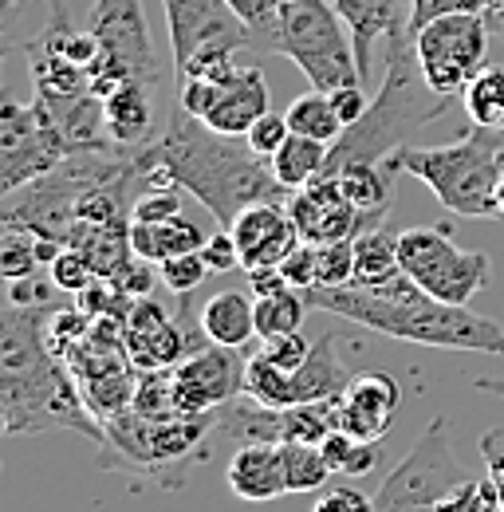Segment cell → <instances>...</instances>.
Returning <instances> with one entry per match:
<instances>
[{
	"label": "cell",
	"instance_id": "obj_17",
	"mask_svg": "<svg viewBox=\"0 0 504 512\" xmlns=\"http://www.w3.org/2000/svg\"><path fill=\"white\" fill-rule=\"evenodd\" d=\"M237 249H241V268H280L284 256L292 249H300V233L288 217V209L280 201H264V205H252L245 209L233 225H229Z\"/></svg>",
	"mask_w": 504,
	"mask_h": 512
},
{
	"label": "cell",
	"instance_id": "obj_36",
	"mask_svg": "<svg viewBox=\"0 0 504 512\" xmlns=\"http://www.w3.org/2000/svg\"><path fill=\"white\" fill-rule=\"evenodd\" d=\"M319 256V284L315 288H347L355 284V241L315 245Z\"/></svg>",
	"mask_w": 504,
	"mask_h": 512
},
{
	"label": "cell",
	"instance_id": "obj_45",
	"mask_svg": "<svg viewBox=\"0 0 504 512\" xmlns=\"http://www.w3.org/2000/svg\"><path fill=\"white\" fill-rule=\"evenodd\" d=\"M201 256H205V264H209V272H229V268H241V249H237V241H233V233L221 225L205 245H201Z\"/></svg>",
	"mask_w": 504,
	"mask_h": 512
},
{
	"label": "cell",
	"instance_id": "obj_10",
	"mask_svg": "<svg viewBox=\"0 0 504 512\" xmlns=\"http://www.w3.org/2000/svg\"><path fill=\"white\" fill-rule=\"evenodd\" d=\"M398 260H402V272L422 292H430L441 304H457V308H469V300L493 276L489 256L457 249L453 233L438 225H418V229L398 233Z\"/></svg>",
	"mask_w": 504,
	"mask_h": 512
},
{
	"label": "cell",
	"instance_id": "obj_39",
	"mask_svg": "<svg viewBox=\"0 0 504 512\" xmlns=\"http://www.w3.org/2000/svg\"><path fill=\"white\" fill-rule=\"evenodd\" d=\"M48 276L56 280L60 292H71V296H79L83 288H91V284L99 280L95 264H91L83 253H75V249H63V253L48 264Z\"/></svg>",
	"mask_w": 504,
	"mask_h": 512
},
{
	"label": "cell",
	"instance_id": "obj_2",
	"mask_svg": "<svg viewBox=\"0 0 504 512\" xmlns=\"http://www.w3.org/2000/svg\"><path fill=\"white\" fill-rule=\"evenodd\" d=\"M154 162L174 178L178 190L193 193L225 229L252 205L284 201V186L272 174V162L260 158L249 138L217 134L186 107H174L162 138L150 146Z\"/></svg>",
	"mask_w": 504,
	"mask_h": 512
},
{
	"label": "cell",
	"instance_id": "obj_53",
	"mask_svg": "<svg viewBox=\"0 0 504 512\" xmlns=\"http://www.w3.org/2000/svg\"><path fill=\"white\" fill-rule=\"evenodd\" d=\"M497 197H501V213H504V182H501V193H497Z\"/></svg>",
	"mask_w": 504,
	"mask_h": 512
},
{
	"label": "cell",
	"instance_id": "obj_34",
	"mask_svg": "<svg viewBox=\"0 0 504 512\" xmlns=\"http://www.w3.org/2000/svg\"><path fill=\"white\" fill-rule=\"evenodd\" d=\"M319 449H323L331 473L363 477V473H371L375 465H382V446H378V442H359V438H351V434H343V430H335Z\"/></svg>",
	"mask_w": 504,
	"mask_h": 512
},
{
	"label": "cell",
	"instance_id": "obj_19",
	"mask_svg": "<svg viewBox=\"0 0 504 512\" xmlns=\"http://www.w3.org/2000/svg\"><path fill=\"white\" fill-rule=\"evenodd\" d=\"M103 119L119 150H146L158 142V130H166V123L158 119V91L134 79L103 99Z\"/></svg>",
	"mask_w": 504,
	"mask_h": 512
},
{
	"label": "cell",
	"instance_id": "obj_51",
	"mask_svg": "<svg viewBox=\"0 0 504 512\" xmlns=\"http://www.w3.org/2000/svg\"><path fill=\"white\" fill-rule=\"evenodd\" d=\"M477 390H485V394H497V398H504V379H477Z\"/></svg>",
	"mask_w": 504,
	"mask_h": 512
},
{
	"label": "cell",
	"instance_id": "obj_46",
	"mask_svg": "<svg viewBox=\"0 0 504 512\" xmlns=\"http://www.w3.org/2000/svg\"><path fill=\"white\" fill-rule=\"evenodd\" d=\"M12 304L20 308H56V280L48 276H24L12 280Z\"/></svg>",
	"mask_w": 504,
	"mask_h": 512
},
{
	"label": "cell",
	"instance_id": "obj_37",
	"mask_svg": "<svg viewBox=\"0 0 504 512\" xmlns=\"http://www.w3.org/2000/svg\"><path fill=\"white\" fill-rule=\"evenodd\" d=\"M158 276H162V284H166L174 296H189V292H197V288L205 284L209 264H205V256L197 249V253H182V256L162 260V264H158Z\"/></svg>",
	"mask_w": 504,
	"mask_h": 512
},
{
	"label": "cell",
	"instance_id": "obj_40",
	"mask_svg": "<svg viewBox=\"0 0 504 512\" xmlns=\"http://www.w3.org/2000/svg\"><path fill=\"white\" fill-rule=\"evenodd\" d=\"M441 512H504V497L493 477H485V481H473V477H469V481L441 505Z\"/></svg>",
	"mask_w": 504,
	"mask_h": 512
},
{
	"label": "cell",
	"instance_id": "obj_29",
	"mask_svg": "<svg viewBox=\"0 0 504 512\" xmlns=\"http://www.w3.org/2000/svg\"><path fill=\"white\" fill-rule=\"evenodd\" d=\"M465 115L473 127L504 130V67H485L465 91H461Z\"/></svg>",
	"mask_w": 504,
	"mask_h": 512
},
{
	"label": "cell",
	"instance_id": "obj_7",
	"mask_svg": "<svg viewBox=\"0 0 504 512\" xmlns=\"http://www.w3.org/2000/svg\"><path fill=\"white\" fill-rule=\"evenodd\" d=\"M178 83L217 79L237 67V52L252 48L249 24L229 0H162Z\"/></svg>",
	"mask_w": 504,
	"mask_h": 512
},
{
	"label": "cell",
	"instance_id": "obj_21",
	"mask_svg": "<svg viewBox=\"0 0 504 512\" xmlns=\"http://www.w3.org/2000/svg\"><path fill=\"white\" fill-rule=\"evenodd\" d=\"M225 477H229V489L241 501H276V497H288L280 442H245V446L229 457Z\"/></svg>",
	"mask_w": 504,
	"mask_h": 512
},
{
	"label": "cell",
	"instance_id": "obj_54",
	"mask_svg": "<svg viewBox=\"0 0 504 512\" xmlns=\"http://www.w3.org/2000/svg\"><path fill=\"white\" fill-rule=\"evenodd\" d=\"M4 4H12V0H4Z\"/></svg>",
	"mask_w": 504,
	"mask_h": 512
},
{
	"label": "cell",
	"instance_id": "obj_30",
	"mask_svg": "<svg viewBox=\"0 0 504 512\" xmlns=\"http://www.w3.org/2000/svg\"><path fill=\"white\" fill-rule=\"evenodd\" d=\"M245 394H249L252 402L268 406V410H292V406H296L292 371L276 367V363L264 359L260 351L249 355V367H245Z\"/></svg>",
	"mask_w": 504,
	"mask_h": 512
},
{
	"label": "cell",
	"instance_id": "obj_44",
	"mask_svg": "<svg viewBox=\"0 0 504 512\" xmlns=\"http://www.w3.org/2000/svg\"><path fill=\"white\" fill-rule=\"evenodd\" d=\"M280 272L288 276V284H292L296 292L315 288V284H319V256H315V245H300V249H292V253L284 256Z\"/></svg>",
	"mask_w": 504,
	"mask_h": 512
},
{
	"label": "cell",
	"instance_id": "obj_18",
	"mask_svg": "<svg viewBox=\"0 0 504 512\" xmlns=\"http://www.w3.org/2000/svg\"><path fill=\"white\" fill-rule=\"evenodd\" d=\"M398 402H402V386L394 383L386 371L355 375L351 386L343 390V398L335 402L339 430L359 438V442H378L390 430V422L398 414Z\"/></svg>",
	"mask_w": 504,
	"mask_h": 512
},
{
	"label": "cell",
	"instance_id": "obj_24",
	"mask_svg": "<svg viewBox=\"0 0 504 512\" xmlns=\"http://www.w3.org/2000/svg\"><path fill=\"white\" fill-rule=\"evenodd\" d=\"M205 241L209 237L201 233V225L182 217V213L170 221H130V249L150 264H162V260L182 253H197Z\"/></svg>",
	"mask_w": 504,
	"mask_h": 512
},
{
	"label": "cell",
	"instance_id": "obj_41",
	"mask_svg": "<svg viewBox=\"0 0 504 512\" xmlns=\"http://www.w3.org/2000/svg\"><path fill=\"white\" fill-rule=\"evenodd\" d=\"M260 355L272 359L284 371H300L304 359L312 355V343L300 331H288V335H276V339H260Z\"/></svg>",
	"mask_w": 504,
	"mask_h": 512
},
{
	"label": "cell",
	"instance_id": "obj_49",
	"mask_svg": "<svg viewBox=\"0 0 504 512\" xmlns=\"http://www.w3.org/2000/svg\"><path fill=\"white\" fill-rule=\"evenodd\" d=\"M115 280H119V288H123L126 296L142 300V296H150V288H154V264H150V260H142V256H130V260L123 264V272H119Z\"/></svg>",
	"mask_w": 504,
	"mask_h": 512
},
{
	"label": "cell",
	"instance_id": "obj_50",
	"mask_svg": "<svg viewBox=\"0 0 504 512\" xmlns=\"http://www.w3.org/2000/svg\"><path fill=\"white\" fill-rule=\"evenodd\" d=\"M249 288H252V296L260 300V296H280V292H288L292 284H288V276H284L280 268H252Z\"/></svg>",
	"mask_w": 504,
	"mask_h": 512
},
{
	"label": "cell",
	"instance_id": "obj_6",
	"mask_svg": "<svg viewBox=\"0 0 504 512\" xmlns=\"http://www.w3.org/2000/svg\"><path fill=\"white\" fill-rule=\"evenodd\" d=\"M276 28H280V56L300 67L315 91L363 83L351 32L335 0H276Z\"/></svg>",
	"mask_w": 504,
	"mask_h": 512
},
{
	"label": "cell",
	"instance_id": "obj_35",
	"mask_svg": "<svg viewBox=\"0 0 504 512\" xmlns=\"http://www.w3.org/2000/svg\"><path fill=\"white\" fill-rule=\"evenodd\" d=\"M233 12L249 24L252 52H280V28H276V0H229Z\"/></svg>",
	"mask_w": 504,
	"mask_h": 512
},
{
	"label": "cell",
	"instance_id": "obj_27",
	"mask_svg": "<svg viewBox=\"0 0 504 512\" xmlns=\"http://www.w3.org/2000/svg\"><path fill=\"white\" fill-rule=\"evenodd\" d=\"M327 154H331L327 142H315V138H304V134H288V142L272 154V174H276V182L284 190L296 193L327 170Z\"/></svg>",
	"mask_w": 504,
	"mask_h": 512
},
{
	"label": "cell",
	"instance_id": "obj_28",
	"mask_svg": "<svg viewBox=\"0 0 504 512\" xmlns=\"http://www.w3.org/2000/svg\"><path fill=\"white\" fill-rule=\"evenodd\" d=\"M288 127L292 134H304V138H315V142H339V134H343V119L335 115V103H331V95L327 91H304L288 111Z\"/></svg>",
	"mask_w": 504,
	"mask_h": 512
},
{
	"label": "cell",
	"instance_id": "obj_16",
	"mask_svg": "<svg viewBox=\"0 0 504 512\" xmlns=\"http://www.w3.org/2000/svg\"><path fill=\"white\" fill-rule=\"evenodd\" d=\"M284 209H288V217H292V225H296L304 245L355 241L363 233V217L355 213V205L347 201L339 178H331V174H319L304 190H296Z\"/></svg>",
	"mask_w": 504,
	"mask_h": 512
},
{
	"label": "cell",
	"instance_id": "obj_4",
	"mask_svg": "<svg viewBox=\"0 0 504 512\" xmlns=\"http://www.w3.org/2000/svg\"><path fill=\"white\" fill-rule=\"evenodd\" d=\"M386 64H382V87L371 99L367 115L339 134V142H331L327 154V170L323 174H339L351 162H386L398 146L410 142V134L422 127L438 123L449 111L453 95H441L426 83L418 56L410 48V28H398L386 44Z\"/></svg>",
	"mask_w": 504,
	"mask_h": 512
},
{
	"label": "cell",
	"instance_id": "obj_12",
	"mask_svg": "<svg viewBox=\"0 0 504 512\" xmlns=\"http://www.w3.org/2000/svg\"><path fill=\"white\" fill-rule=\"evenodd\" d=\"M63 158H71V150L44 103H32V107L4 103L0 111V190L12 193L52 174Z\"/></svg>",
	"mask_w": 504,
	"mask_h": 512
},
{
	"label": "cell",
	"instance_id": "obj_9",
	"mask_svg": "<svg viewBox=\"0 0 504 512\" xmlns=\"http://www.w3.org/2000/svg\"><path fill=\"white\" fill-rule=\"evenodd\" d=\"M469 481L465 465L449 449V426L434 418L414 449L386 473L375 512H441V505Z\"/></svg>",
	"mask_w": 504,
	"mask_h": 512
},
{
	"label": "cell",
	"instance_id": "obj_31",
	"mask_svg": "<svg viewBox=\"0 0 504 512\" xmlns=\"http://www.w3.org/2000/svg\"><path fill=\"white\" fill-rule=\"evenodd\" d=\"M280 461H284V485L288 493H315L331 481V465L319 446L304 442H280Z\"/></svg>",
	"mask_w": 504,
	"mask_h": 512
},
{
	"label": "cell",
	"instance_id": "obj_38",
	"mask_svg": "<svg viewBox=\"0 0 504 512\" xmlns=\"http://www.w3.org/2000/svg\"><path fill=\"white\" fill-rule=\"evenodd\" d=\"M504 0H410V36L426 24H434L441 16H457V12H493Z\"/></svg>",
	"mask_w": 504,
	"mask_h": 512
},
{
	"label": "cell",
	"instance_id": "obj_11",
	"mask_svg": "<svg viewBox=\"0 0 504 512\" xmlns=\"http://www.w3.org/2000/svg\"><path fill=\"white\" fill-rule=\"evenodd\" d=\"M489 16L485 12H457L414 32V56L426 83L441 95H461L481 71L489 56Z\"/></svg>",
	"mask_w": 504,
	"mask_h": 512
},
{
	"label": "cell",
	"instance_id": "obj_22",
	"mask_svg": "<svg viewBox=\"0 0 504 512\" xmlns=\"http://www.w3.org/2000/svg\"><path fill=\"white\" fill-rule=\"evenodd\" d=\"M331 178H339L347 201L363 217V233L378 229L386 221V213L394 205V182H398V166L390 158L386 162H351V166H343Z\"/></svg>",
	"mask_w": 504,
	"mask_h": 512
},
{
	"label": "cell",
	"instance_id": "obj_33",
	"mask_svg": "<svg viewBox=\"0 0 504 512\" xmlns=\"http://www.w3.org/2000/svg\"><path fill=\"white\" fill-rule=\"evenodd\" d=\"M339 430L335 402H304L284 410V442H304V446H323Z\"/></svg>",
	"mask_w": 504,
	"mask_h": 512
},
{
	"label": "cell",
	"instance_id": "obj_14",
	"mask_svg": "<svg viewBox=\"0 0 504 512\" xmlns=\"http://www.w3.org/2000/svg\"><path fill=\"white\" fill-rule=\"evenodd\" d=\"M201 347H209V335L201 320L186 323V308H178V320H174L150 296L134 300V312L126 320V359L138 371H170Z\"/></svg>",
	"mask_w": 504,
	"mask_h": 512
},
{
	"label": "cell",
	"instance_id": "obj_26",
	"mask_svg": "<svg viewBox=\"0 0 504 512\" xmlns=\"http://www.w3.org/2000/svg\"><path fill=\"white\" fill-rule=\"evenodd\" d=\"M402 276L398 260V233H386L382 225L355 237V284L359 288H386Z\"/></svg>",
	"mask_w": 504,
	"mask_h": 512
},
{
	"label": "cell",
	"instance_id": "obj_5",
	"mask_svg": "<svg viewBox=\"0 0 504 512\" xmlns=\"http://www.w3.org/2000/svg\"><path fill=\"white\" fill-rule=\"evenodd\" d=\"M398 174L426 182L430 193L457 217L497 221L504 182V130L469 127L445 146H398L390 154Z\"/></svg>",
	"mask_w": 504,
	"mask_h": 512
},
{
	"label": "cell",
	"instance_id": "obj_47",
	"mask_svg": "<svg viewBox=\"0 0 504 512\" xmlns=\"http://www.w3.org/2000/svg\"><path fill=\"white\" fill-rule=\"evenodd\" d=\"M312 512H375V501L351 485H339V489H327Z\"/></svg>",
	"mask_w": 504,
	"mask_h": 512
},
{
	"label": "cell",
	"instance_id": "obj_42",
	"mask_svg": "<svg viewBox=\"0 0 504 512\" xmlns=\"http://www.w3.org/2000/svg\"><path fill=\"white\" fill-rule=\"evenodd\" d=\"M288 134H292L288 115H272V111H268L264 119H256V123H252V130L245 134V138H249V146L260 154V158H268V162H272V154L288 142Z\"/></svg>",
	"mask_w": 504,
	"mask_h": 512
},
{
	"label": "cell",
	"instance_id": "obj_13",
	"mask_svg": "<svg viewBox=\"0 0 504 512\" xmlns=\"http://www.w3.org/2000/svg\"><path fill=\"white\" fill-rule=\"evenodd\" d=\"M178 107L197 115L217 134L245 138L256 119L268 115V83L260 67H233L217 79H186L178 83Z\"/></svg>",
	"mask_w": 504,
	"mask_h": 512
},
{
	"label": "cell",
	"instance_id": "obj_52",
	"mask_svg": "<svg viewBox=\"0 0 504 512\" xmlns=\"http://www.w3.org/2000/svg\"><path fill=\"white\" fill-rule=\"evenodd\" d=\"M489 24H493V32H501L504 36V4H497V8L489 12Z\"/></svg>",
	"mask_w": 504,
	"mask_h": 512
},
{
	"label": "cell",
	"instance_id": "obj_15",
	"mask_svg": "<svg viewBox=\"0 0 504 512\" xmlns=\"http://www.w3.org/2000/svg\"><path fill=\"white\" fill-rule=\"evenodd\" d=\"M245 347L209 343L174 367V406L182 414H209L245 394Z\"/></svg>",
	"mask_w": 504,
	"mask_h": 512
},
{
	"label": "cell",
	"instance_id": "obj_25",
	"mask_svg": "<svg viewBox=\"0 0 504 512\" xmlns=\"http://www.w3.org/2000/svg\"><path fill=\"white\" fill-rule=\"evenodd\" d=\"M201 327L209 335V343L221 347H249V339L256 335V300H249L245 292H217L205 300L201 308Z\"/></svg>",
	"mask_w": 504,
	"mask_h": 512
},
{
	"label": "cell",
	"instance_id": "obj_48",
	"mask_svg": "<svg viewBox=\"0 0 504 512\" xmlns=\"http://www.w3.org/2000/svg\"><path fill=\"white\" fill-rule=\"evenodd\" d=\"M331 95V103H335V115L343 119V127H355L363 115H367V95H363V83H347V87H335V91H327Z\"/></svg>",
	"mask_w": 504,
	"mask_h": 512
},
{
	"label": "cell",
	"instance_id": "obj_20",
	"mask_svg": "<svg viewBox=\"0 0 504 512\" xmlns=\"http://www.w3.org/2000/svg\"><path fill=\"white\" fill-rule=\"evenodd\" d=\"M347 32H351V48L359 60V79L367 83L375 75V48L386 44L398 28H410V12L406 0H335Z\"/></svg>",
	"mask_w": 504,
	"mask_h": 512
},
{
	"label": "cell",
	"instance_id": "obj_1",
	"mask_svg": "<svg viewBox=\"0 0 504 512\" xmlns=\"http://www.w3.org/2000/svg\"><path fill=\"white\" fill-rule=\"evenodd\" d=\"M60 308L8 304L0 316V406L8 434L75 430L95 446H107V426L87 410L75 375H67L52 351L48 320Z\"/></svg>",
	"mask_w": 504,
	"mask_h": 512
},
{
	"label": "cell",
	"instance_id": "obj_3",
	"mask_svg": "<svg viewBox=\"0 0 504 512\" xmlns=\"http://www.w3.org/2000/svg\"><path fill=\"white\" fill-rule=\"evenodd\" d=\"M315 312H331L359 323L367 331L422 343L441 351H477V355H504V327L489 316H477L457 304H441L422 292L406 272L386 288H308L304 292Z\"/></svg>",
	"mask_w": 504,
	"mask_h": 512
},
{
	"label": "cell",
	"instance_id": "obj_8",
	"mask_svg": "<svg viewBox=\"0 0 504 512\" xmlns=\"http://www.w3.org/2000/svg\"><path fill=\"white\" fill-rule=\"evenodd\" d=\"M91 36L99 40V60L87 67L91 95L107 99L123 83L162 87V67L150 44L142 0H95L91 8Z\"/></svg>",
	"mask_w": 504,
	"mask_h": 512
},
{
	"label": "cell",
	"instance_id": "obj_43",
	"mask_svg": "<svg viewBox=\"0 0 504 512\" xmlns=\"http://www.w3.org/2000/svg\"><path fill=\"white\" fill-rule=\"evenodd\" d=\"M178 213H182V197L174 190H142L130 209V221H170Z\"/></svg>",
	"mask_w": 504,
	"mask_h": 512
},
{
	"label": "cell",
	"instance_id": "obj_32",
	"mask_svg": "<svg viewBox=\"0 0 504 512\" xmlns=\"http://www.w3.org/2000/svg\"><path fill=\"white\" fill-rule=\"evenodd\" d=\"M308 296L288 288L280 296H260L256 300V339H276L288 331H300V323L308 316Z\"/></svg>",
	"mask_w": 504,
	"mask_h": 512
},
{
	"label": "cell",
	"instance_id": "obj_23",
	"mask_svg": "<svg viewBox=\"0 0 504 512\" xmlns=\"http://www.w3.org/2000/svg\"><path fill=\"white\" fill-rule=\"evenodd\" d=\"M292 386H296V406L304 402H339L343 390L351 386V375L335 351V335H319L312 355L304 359L300 371H292Z\"/></svg>",
	"mask_w": 504,
	"mask_h": 512
}]
</instances>
